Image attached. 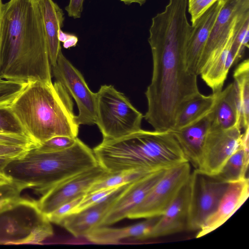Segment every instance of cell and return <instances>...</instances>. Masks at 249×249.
Instances as JSON below:
<instances>
[{
  "instance_id": "31",
  "label": "cell",
  "mask_w": 249,
  "mask_h": 249,
  "mask_svg": "<svg viewBox=\"0 0 249 249\" xmlns=\"http://www.w3.org/2000/svg\"><path fill=\"white\" fill-rule=\"evenodd\" d=\"M121 186L99 190L91 193L85 195L81 201L74 209L73 213L78 212L105 200Z\"/></svg>"
},
{
  "instance_id": "12",
  "label": "cell",
  "mask_w": 249,
  "mask_h": 249,
  "mask_svg": "<svg viewBox=\"0 0 249 249\" xmlns=\"http://www.w3.org/2000/svg\"><path fill=\"white\" fill-rule=\"evenodd\" d=\"M249 9V0H226L203 50L198 75L222 51L233 32L238 17Z\"/></svg>"
},
{
  "instance_id": "5",
  "label": "cell",
  "mask_w": 249,
  "mask_h": 249,
  "mask_svg": "<svg viewBox=\"0 0 249 249\" xmlns=\"http://www.w3.org/2000/svg\"><path fill=\"white\" fill-rule=\"evenodd\" d=\"M98 165L93 150L77 138L75 144L57 152H41L35 146L11 160L3 172L22 190L42 195L63 180Z\"/></svg>"
},
{
  "instance_id": "4",
  "label": "cell",
  "mask_w": 249,
  "mask_h": 249,
  "mask_svg": "<svg viewBox=\"0 0 249 249\" xmlns=\"http://www.w3.org/2000/svg\"><path fill=\"white\" fill-rule=\"evenodd\" d=\"M93 151L98 164L110 173L154 171L188 162L171 131L141 129L119 139L102 140Z\"/></svg>"
},
{
  "instance_id": "10",
  "label": "cell",
  "mask_w": 249,
  "mask_h": 249,
  "mask_svg": "<svg viewBox=\"0 0 249 249\" xmlns=\"http://www.w3.org/2000/svg\"><path fill=\"white\" fill-rule=\"evenodd\" d=\"M109 173L98 164L73 176L55 185L36 200L37 208L47 216L61 205L85 195L91 185Z\"/></svg>"
},
{
  "instance_id": "24",
  "label": "cell",
  "mask_w": 249,
  "mask_h": 249,
  "mask_svg": "<svg viewBox=\"0 0 249 249\" xmlns=\"http://www.w3.org/2000/svg\"><path fill=\"white\" fill-rule=\"evenodd\" d=\"M234 84L241 129L249 128V61L242 62L234 70Z\"/></svg>"
},
{
  "instance_id": "7",
  "label": "cell",
  "mask_w": 249,
  "mask_h": 249,
  "mask_svg": "<svg viewBox=\"0 0 249 249\" xmlns=\"http://www.w3.org/2000/svg\"><path fill=\"white\" fill-rule=\"evenodd\" d=\"M190 197L186 230L198 231L216 210L229 184L194 169L190 176Z\"/></svg>"
},
{
  "instance_id": "14",
  "label": "cell",
  "mask_w": 249,
  "mask_h": 249,
  "mask_svg": "<svg viewBox=\"0 0 249 249\" xmlns=\"http://www.w3.org/2000/svg\"><path fill=\"white\" fill-rule=\"evenodd\" d=\"M226 0H218L192 24V30L188 39L185 52L186 71L198 76L199 62L210 34Z\"/></svg>"
},
{
  "instance_id": "20",
  "label": "cell",
  "mask_w": 249,
  "mask_h": 249,
  "mask_svg": "<svg viewBox=\"0 0 249 249\" xmlns=\"http://www.w3.org/2000/svg\"><path fill=\"white\" fill-rule=\"evenodd\" d=\"M235 126L241 128L233 82L218 93L216 102L211 112L210 128L228 129Z\"/></svg>"
},
{
  "instance_id": "16",
  "label": "cell",
  "mask_w": 249,
  "mask_h": 249,
  "mask_svg": "<svg viewBox=\"0 0 249 249\" xmlns=\"http://www.w3.org/2000/svg\"><path fill=\"white\" fill-rule=\"evenodd\" d=\"M249 196L248 177L229 183L216 210L198 231L196 238L204 236L222 226L242 206Z\"/></svg>"
},
{
  "instance_id": "35",
  "label": "cell",
  "mask_w": 249,
  "mask_h": 249,
  "mask_svg": "<svg viewBox=\"0 0 249 249\" xmlns=\"http://www.w3.org/2000/svg\"><path fill=\"white\" fill-rule=\"evenodd\" d=\"M85 0H70L68 5L65 8L69 17L74 19L81 18L83 10Z\"/></svg>"
},
{
  "instance_id": "9",
  "label": "cell",
  "mask_w": 249,
  "mask_h": 249,
  "mask_svg": "<svg viewBox=\"0 0 249 249\" xmlns=\"http://www.w3.org/2000/svg\"><path fill=\"white\" fill-rule=\"evenodd\" d=\"M53 74L69 94L75 101L79 110L78 124H95L96 93L92 92L81 73L67 59L61 50L56 63L52 66Z\"/></svg>"
},
{
  "instance_id": "38",
  "label": "cell",
  "mask_w": 249,
  "mask_h": 249,
  "mask_svg": "<svg viewBox=\"0 0 249 249\" xmlns=\"http://www.w3.org/2000/svg\"><path fill=\"white\" fill-rule=\"evenodd\" d=\"M121 1L124 2L125 4L129 5L133 3L139 4L140 6L143 5L146 1V0H120Z\"/></svg>"
},
{
  "instance_id": "8",
  "label": "cell",
  "mask_w": 249,
  "mask_h": 249,
  "mask_svg": "<svg viewBox=\"0 0 249 249\" xmlns=\"http://www.w3.org/2000/svg\"><path fill=\"white\" fill-rule=\"evenodd\" d=\"M191 173V164L188 162L167 169L161 178L127 218H147L161 215L187 182Z\"/></svg>"
},
{
  "instance_id": "23",
  "label": "cell",
  "mask_w": 249,
  "mask_h": 249,
  "mask_svg": "<svg viewBox=\"0 0 249 249\" xmlns=\"http://www.w3.org/2000/svg\"><path fill=\"white\" fill-rule=\"evenodd\" d=\"M218 93L209 95L200 93L189 101L177 116L171 131L189 125L209 113L214 107Z\"/></svg>"
},
{
  "instance_id": "6",
  "label": "cell",
  "mask_w": 249,
  "mask_h": 249,
  "mask_svg": "<svg viewBox=\"0 0 249 249\" xmlns=\"http://www.w3.org/2000/svg\"><path fill=\"white\" fill-rule=\"evenodd\" d=\"M96 111L95 124L103 140L119 139L141 129L143 115L112 85H102L96 93Z\"/></svg>"
},
{
  "instance_id": "39",
  "label": "cell",
  "mask_w": 249,
  "mask_h": 249,
  "mask_svg": "<svg viewBox=\"0 0 249 249\" xmlns=\"http://www.w3.org/2000/svg\"><path fill=\"white\" fill-rule=\"evenodd\" d=\"M2 0H0V24H1V6L2 4Z\"/></svg>"
},
{
  "instance_id": "18",
  "label": "cell",
  "mask_w": 249,
  "mask_h": 249,
  "mask_svg": "<svg viewBox=\"0 0 249 249\" xmlns=\"http://www.w3.org/2000/svg\"><path fill=\"white\" fill-rule=\"evenodd\" d=\"M211 112L189 125L171 131L187 161L196 170L200 164L204 143L210 128Z\"/></svg>"
},
{
  "instance_id": "26",
  "label": "cell",
  "mask_w": 249,
  "mask_h": 249,
  "mask_svg": "<svg viewBox=\"0 0 249 249\" xmlns=\"http://www.w3.org/2000/svg\"><path fill=\"white\" fill-rule=\"evenodd\" d=\"M249 9L237 18L233 29V37L230 50L234 55L236 63L243 56L245 49L249 48Z\"/></svg>"
},
{
  "instance_id": "22",
  "label": "cell",
  "mask_w": 249,
  "mask_h": 249,
  "mask_svg": "<svg viewBox=\"0 0 249 249\" xmlns=\"http://www.w3.org/2000/svg\"><path fill=\"white\" fill-rule=\"evenodd\" d=\"M249 128L242 132L239 146L214 177L228 183L247 178L249 163Z\"/></svg>"
},
{
  "instance_id": "37",
  "label": "cell",
  "mask_w": 249,
  "mask_h": 249,
  "mask_svg": "<svg viewBox=\"0 0 249 249\" xmlns=\"http://www.w3.org/2000/svg\"><path fill=\"white\" fill-rule=\"evenodd\" d=\"M12 159L0 157V172H3L4 167Z\"/></svg>"
},
{
  "instance_id": "2",
  "label": "cell",
  "mask_w": 249,
  "mask_h": 249,
  "mask_svg": "<svg viewBox=\"0 0 249 249\" xmlns=\"http://www.w3.org/2000/svg\"><path fill=\"white\" fill-rule=\"evenodd\" d=\"M51 72L39 0H9L2 3L0 78L51 84Z\"/></svg>"
},
{
  "instance_id": "25",
  "label": "cell",
  "mask_w": 249,
  "mask_h": 249,
  "mask_svg": "<svg viewBox=\"0 0 249 249\" xmlns=\"http://www.w3.org/2000/svg\"><path fill=\"white\" fill-rule=\"evenodd\" d=\"M154 171L132 170L114 173H109L108 175L91 185L85 195L99 190L119 186L132 182Z\"/></svg>"
},
{
  "instance_id": "19",
  "label": "cell",
  "mask_w": 249,
  "mask_h": 249,
  "mask_svg": "<svg viewBox=\"0 0 249 249\" xmlns=\"http://www.w3.org/2000/svg\"><path fill=\"white\" fill-rule=\"evenodd\" d=\"M159 216L146 218L139 223L121 228L104 226L87 234L89 241L97 244H116L126 239L143 240L150 238L153 229Z\"/></svg>"
},
{
  "instance_id": "13",
  "label": "cell",
  "mask_w": 249,
  "mask_h": 249,
  "mask_svg": "<svg viewBox=\"0 0 249 249\" xmlns=\"http://www.w3.org/2000/svg\"><path fill=\"white\" fill-rule=\"evenodd\" d=\"M167 169L155 171L129 183L111 206L102 222V226H108L127 218L161 178Z\"/></svg>"
},
{
  "instance_id": "34",
  "label": "cell",
  "mask_w": 249,
  "mask_h": 249,
  "mask_svg": "<svg viewBox=\"0 0 249 249\" xmlns=\"http://www.w3.org/2000/svg\"><path fill=\"white\" fill-rule=\"evenodd\" d=\"M31 147L0 143V157L13 160L23 155Z\"/></svg>"
},
{
  "instance_id": "11",
  "label": "cell",
  "mask_w": 249,
  "mask_h": 249,
  "mask_svg": "<svg viewBox=\"0 0 249 249\" xmlns=\"http://www.w3.org/2000/svg\"><path fill=\"white\" fill-rule=\"evenodd\" d=\"M241 133L238 126L228 129L209 128L197 170L209 176L216 175L239 146Z\"/></svg>"
},
{
  "instance_id": "28",
  "label": "cell",
  "mask_w": 249,
  "mask_h": 249,
  "mask_svg": "<svg viewBox=\"0 0 249 249\" xmlns=\"http://www.w3.org/2000/svg\"><path fill=\"white\" fill-rule=\"evenodd\" d=\"M22 190L15 183L0 185V213L9 209L23 199L21 196Z\"/></svg>"
},
{
  "instance_id": "36",
  "label": "cell",
  "mask_w": 249,
  "mask_h": 249,
  "mask_svg": "<svg viewBox=\"0 0 249 249\" xmlns=\"http://www.w3.org/2000/svg\"><path fill=\"white\" fill-rule=\"evenodd\" d=\"M58 39L60 42H63V46L65 49L75 47L78 41L76 36L65 33L62 29L58 31Z\"/></svg>"
},
{
  "instance_id": "3",
  "label": "cell",
  "mask_w": 249,
  "mask_h": 249,
  "mask_svg": "<svg viewBox=\"0 0 249 249\" xmlns=\"http://www.w3.org/2000/svg\"><path fill=\"white\" fill-rule=\"evenodd\" d=\"M10 107L36 146L55 136L78 135L71 96L57 81L27 83Z\"/></svg>"
},
{
  "instance_id": "29",
  "label": "cell",
  "mask_w": 249,
  "mask_h": 249,
  "mask_svg": "<svg viewBox=\"0 0 249 249\" xmlns=\"http://www.w3.org/2000/svg\"><path fill=\"white\" fill-rule=\"evenodd\" d=\"M26 84L0 78V107L10 106Z\"/></svg>"
},
{
  "instance_id": "33",
  "label": "cell",
  "mask_w": 249,
  "mask_h": 249,
  "mask_svg": "<svg viewBox=\"0 0 249 249\" xmlns=\"http://www.w3.org/2000/svg\"><path fill=\"white\" fill-rule=\"evenodd\" d=\"M218 0H187L188 11L193 24L196 20Z\"/></svg>"
},
{
  "instance_id": "15",
  "label": "cell",
  "mask_w": 249,
  "mask_h": 249,
  "mask_svg": "<svg viewBox=\"0 0 249 249\" xmlns=\"http://www.w3.org/2000/svg\"><path fill=\"white\" fill-rule=\"evenodd\" d=\"M129 183L122 185L105 200L69 214L59 225L74 237H85L94 229L102 226V222L111 206Z\"/></svg>"
},
{
  "instance_id": "30",
  "label": "cell",
  "mask_w": 249,
  "mask_h": 249,
  "mask_svg": "<svg viewBox=\"0 0 249 249\" xmlns=\"http://www.w3.org/2000/svg\"><path fill=\"white\" fill-rule=\"evenodd\" d=\"M77 138L66 136H57L53 137L40 145L35 146L41 152H57L62 151L72 146Z\"/></svg>"
},
{
  "instance_id": "1",
  "label": "cell",
  "mask_w": 249,
  "mask_h": 249,
  "mask_svg": "<svg viewBox=\"0 0 249 249\" xmlns=\"http://www.w3.org/2000/svg\"><path fill=\"white\" fill-rule=\"evenodd\" d=\"M187 0H169L164 10L152 18L148 41L153 70L145 94V120L159 131L173 129L185 104L200 94L197 76L186 70V43L192 30L187 18Z\"/></svg>"
},
{
  "instance_id": "21",
  "label": "cell",
  "mask_w": 249,
  "mask_h": 249,
  "mask_svg": "<svg viewBox=\"0 0 249 249\" xmlns=\"http://www.w3.org/2000/svg\"><path fill=\"white\" fill-rule=\"evenodd\" d=\"M49 58L51 66L55 65L59 52L61 50L58 39V31L64 26L63 10L53 0H39Z\"/></svg>"
},
{
  "instance_id": "17",
  "label": "cell",
  "mask_w": 249,
  "mask_h": 249,
  "mask_svg": "<svg viewBox=\"0 0 249 249\" xmlns=\"http://www.w3.org/2000/svg\"><path fill=\"white\" fill-rule=\"evenodd\" d=\"M190 192L189 178L164 213L159 216L150 238L166 236L186 230Z\"/></svg>"
},
{
  "instance_id": "32",
  "label": "cell",
  "mask_w": 249,
  "mask_h": 249,
  "mask_svg": "<svg viewBox=\"0 0 249 249\" xmlns=\"http://www.w3.org/2000/svg\"><path fill=\"white\" fill-rule=\"evenodd\" d=\"M84 196V195L77 197L61 205L53 212L47 215V217L51 223L59 225L61 221L66 216L73 213L74 209L81 201Z\"/></svg>"
},
{
  "instance_id": "27",
  "label": "cell",
  "mask_w": 249,
  "mask_h": 249,
  "mask_svg": "<svg viewBox=\"0 0 249 249\" xmlns=\"http://www.w3.org/2000/svg\"><path fill=\"white\" fill-rule=\"evenodd\" d=\"M0 133L27 136L10 106L0 107Z\"/></svg>"
}]
</instances>
